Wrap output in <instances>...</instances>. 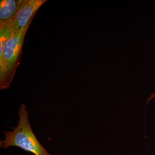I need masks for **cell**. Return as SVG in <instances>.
<instances>
[{"instance_id": "obj_1", "label": "cell", "mask_w": 155, "mask_h": 155, "mask_svg": "<svg viewBox=\"0 0 155 155\" xmlns=\"http://www.w3.org/2000/svg\"><path fill=\"white\" fill-rule=\"evenodd\" d=\"M18 114L19 119L17 126L13 127L12 131L3 132L5 139L0 141L1 148L6 149L11 147H16L34 155H54L48 151L35 135L25 104L20 105Z\"/></svg>"}, {"instance_id": "obj_2", "label": "cell", "mask_w": 155, "mask_h": 155, "mask_svg": "<svg viewBox=\"0 0 155 155\" xmlns=\"http://www.w3.org/2000/svg\"><path fill=\"white\" fill-rule=\"evenodd\" d=\"M30 23L14 31L5 41H0V88L10 87L21 61L23 41Z\"/></svg>"}, {"instance_id": "obj_3", "label": "cell", "mask_w": 155, "mask_h": 155, "mask_svg": "<svg viewBox=\"0 0 155 155\" xmlns=\"http://www.w3.org/2000/svg\"><path fill=\"white\" fill-rule=\"evenodd\" d=\"M46 0H25L18 12L12 19L0 22V41H5L14 31L30 23L37 11Z\"/></svg>"}, {"instance_id": "obj_4", "label": "cell", "mask_w": 155, "mask_h": 155, "mask_svg": "<svg viewBox=\"0 0 155 155\" xmlns=\"http://www.w3.org/2000/svg\"><path fill=\"white\" fill-rule=\"evenodd\" d=\"M25 0H1L0 22L8 21L16 15Z\"/></svg>"}, {"instance_id": "obj_5", "label": "cell", "mask_w": 155, "mask_h": 155, "mask_svg": "<svg viewBox=\"0 0 155 155\" xmlns=\"http://www.w3.org/2000/svg\"><path fill=\"white\" fill-rule=\"evenodd\" d=\"M154 98H155V92L153 93H152L151 94H150L149 97L147 100V104H148V103L150 101H151Z\"/></svg>"}]
</instances>
